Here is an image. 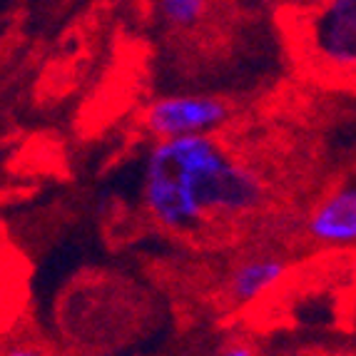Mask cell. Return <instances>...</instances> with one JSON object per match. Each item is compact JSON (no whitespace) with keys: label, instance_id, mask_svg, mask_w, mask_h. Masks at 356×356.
<instances>
[{"label":"cell","instance_id":"obj_1","mask_svg":"<svg viewBox=\"0 0 356 356\" xmlns=\"http://www.w3.org/2000/svg\"><path fill=\"white\" fill-rule=\"evenodd\" d=\"M261 182L214 137L160 140L147 152L143 202L170 232H197L217 217H232L261 202Z\"/></svg>","mask_w":356,"mask_h":356},{"label":"cell","instance_id":"obj_2","mask_svg":"<svg viewBox=\"0 0 356 356\" xmlns=\"http://www.w3.org/2000/svg\"><path fill=\"white\" fill-rule=\"evenodd\" d=\"M232 118L229 105L209 95H172L145 110V127L160 140L209 135Z\"/></svg>","mask_w":356,"mask_h":356},{"label":"cell","instance_id":"obj_3","mask_svg":"<svg viewBox=\"0 0 356 356\" xmlns=\"http://www.w3.org/2000/svg\"><path fill=\"white\" fill-rule=\"evenodd\" d=\"M307 48L329 70H356V0L316 8L307 23Z\"/></svg>","mask_w":356,"mask_h":356},{"label":"cell","instance_id":"obj_4","mask_svg":"<svg viewBox=\"0 0 356 356\" xmlns=\"http://www.w3.org/2000/svg\"><path fill=\"white\" fill-rule=\"evenodd\" d=\"M309 234L327 244L356 242V187H341L309 217Z\"/></svg>","mask_w":356,"mask_h":356},{"label":"cell","instance_id":"obj_5","mask_svg":"<svg viewBox=\"0 0 356 356\" xmlns=\"http://www.w3.org/2000/svg\"><path fill=\"white\" fill-rule=\"evenodd\" d=\"M286 267L280 259H250L239 264L232 274L229 291L237 302L247 304L261 297V291H267L284 277Z\"/></svg>","mask_w":356,"mask_h":356},{"label":"cell","instance_id":"obj_6","mask_svg":"<svg viewBox=\"0 0 356 356\" xmlns=\"http://www.w3.org/2000/svg\"><path fill=\"white\" fill-rule=\"evenodd\" d=\"M207 3L202 0H162L160 15L162 20L172 25V28H192L202 20Z\"/></svg>","mask_w":356,"mask_h":356},{"label":"cell","instance_id":"obj_7","mask_svg":"<svg viewBox=\"0 0 356 356\" xmlns=\"http://www.w3.org/2000/svg\"><path fill=\"white\" fill-rule=\"evenodd\" d=\"M0 356H50V351L40 344H13Z\"/></svg>","mask_w":356,"mask_h":356},{"label":"cell","instance_id":"obj_8","mask_svg":"<svg viewBox=\"0 0 356 356\" xmlns=\"http://www.w3.org/2000/svg\"><path fill=\"white\" fill-rule=\"evenodd\" d=\"M220 356H254V354H252L250 346H244V344H234V346H227V349L222 351Z\"/></svg>","mask_w":356,"mask_h":356},{"label":"cell","instance_id":"obj_9","mask_svg":"<svg viewBox=\"0 0 356 356\" xmlns=\"http://www.w3.org/2000/svg\"><path fill=\"white\" fill-rule=\"evenodd\" d=\"M77 356H97V354H77Z\"/></svg>","mask_w":356,"mask_h":356}]
</instances>
